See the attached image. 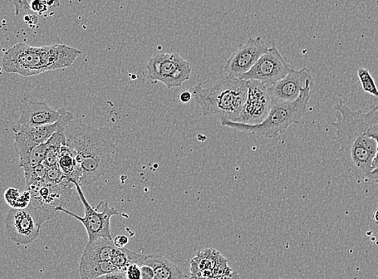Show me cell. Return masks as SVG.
<instances>
[{
  "mask_svg": "<svg viewBox=\"0 0 378 279\" xmlns=\"http://www.w3.org/2000/svg\"><path fill=\"white\" fill-rule=\"evenodd\" d=\"M336 129L334 140L340 146L341 157L348 175L358 183H369L372 162L376 154V142L369 135L371 126L378 121V105L368 112L353 110L342 99L335 107Z\"/></svg>",
  "mask_w": 378,
  "mask_h": 279,
  "instance_id": "obj_1",
  "label": "cell"
},
{
  "mask_svg": "<svg viewBox=\"0 0 378 279\" xmlns=\"http://www.w3.org/2000/svg\"><path fill=\"white\" fill-rule=\"evenodd\" d=\"M67 146L80 170L78 184L88 186L100 180L115 162L116 142L114 131L95 128L82 119H73L66 131Z\"/></svg>",
  "mask_w": 378,
  "mask_h": 279,
  "instance_id": "obj_2",
  "label": "cell"
},
{
  "mask_svg": "<svg viewBox=\"0 0 378 279\" xmlns=\"http://www.w3.org/2000/svg\"><path fill=\"white\" fill-rule=\"evenodd\" d=\"M81 55L77 48L62 44L35 47L19 42L5 52L2 66L6 73L29 77L70 67Z\"/></svg>",
  "mask_w": 378,
  "mask_h": 279,
  "instance_id": "obj_3",
  "label": "cell"
},
{
  "mask_svg": "<svg viewBox=\"0 0 378 279\" xmlns=\"http://www.w3.org/2000/svg\"><path fill=\"white\" fill-rule=\"evenodd\" d=\"M191 94L203 116H213L220 122H238L247 95V81L225 76L209 88L199 83Z\"/></svg>",
  "mask_w": 378,
  "mask_h": 279,
  "instance_id": "obj_4",
  "label": "cell"
},
{
  "mask_svg": "<svg viewBox=\"0 0 378 279\" xmlns=\"http://www.w3.org/2000/svg\"><path fill=\"white\" fill-rule=\"evenodd\" d=\"M312 85L309 83L304 87L301 95L294 101L272 100L268 115L258 124H245L233 121L220 122V124L245 133L258 135L267 139L276 138L285 133L290 126L299 124L302 120L312 95Z\"/></svg>",
  "mask_w": 378,
  "mask_h": 279,
  "instance_id": "obj_5",
  "label": "cell"
},
{
  "mask_svg": "<svg viewBox=\"0 0 378 279\" xmlns=\"http://www.w3.org/2000/svg\"><path fill=\"white\" fill-rule=\"evenodd\" d=\"M75 189V183L68 178L57 184L46 183L30 189L31 200L26 209L42 227L44 223L57 217L58 206L70 202Z\"/></svg>",
  "mask_w": 378,
  "mask_h": 279,
  "instance_id": "obj_6",
  "label": "cell"
},
{
  "mask_svg": "<svg viewBox=\"0 0 378 279\" xmlns=\"http://www.w3.org/2000/svg\"><path fill=\"white\" fill-rule=\"evenodd\" d=\"M191 64L178 53H164L149 59L146 77L152 84L160 82L168 89L179 88L190 79Z\"/></svg>",
  "mask_w": 378,
  "mask_h": 279,
  "instance_id": "obj_7",
  "label": "cell"
},
{
  "mask_svg": "<svg viewBox=\"0 0 378 279\" xmlns=\"http://www.w3.org/2000/svg\"><path fill=\"white\" fill-rule=\"evenodd\" d=\"M73 183L75 184L78 197L84 206V218L77 216V214L68 211L63 205L57 207V211L65 213L78 220L85 227L90 242L102 238L112 239L111 220L112 217L119 215L120 212L115 208H111L106 202H101L97 204L96 209L93 208L88 202L84 193L82 192L81 185L77 182Z\"/></svg>",
  "mask_w": 378,
  "mask_h": 279,
  "instance_id": "obj_8",
  "label": "cell"
},
{
  "mask_svg": "<svg viewBox=\"0 0 378 279\" xmlns=\"http://www.w3.org/2000/svg\"><path fill=\"white\" fill-rule=\"evenodd\" d=\"M292 68L278 48L274 46L268 48L266 52L254 64L252 70L240 78L247 81L256 80L269 88L281 80Z\"/></svg>",
  "mask_w": 378,
  "mask_h": 279,
  "instance_id": "obj_9",
  "label": "cell"
},
{
  "mask_svg": "<svg viewBox=\"0 0 378 279\" xmlns=\"http://www.w3.org/2000/svg\"><path fill=\"white\" fill-rule=\"evenodd\" d=\"M41 229L26 209L12 208L6 215V236L17 246L27 247L35 242L40 236Z\"/></svg>",
  "mask_w": 378,
  "mask_h": 279,
  "instance_id": "obj_10",
  "label": "cell"
},
{
  "mask_svg": "<svg viewBox=\"0 0 378 279\" xmlns=\"http://www.w3.org/2000/svg\"><path fill=\"white\" fill-rule=\"evenodd\" d=\"M272 99L268 87L256 80H247V95L239 117V122L258 124L269 114Z\"/></svg>",
  "mask_w": 378,
  "mask_h": 279,
  "instance_id": "obj_11",
  "label": "cell"
},
{
  "mask_svg": "<svg viewBox=\"0 0 378 279\" xmlns=\"http://www.w3.org/2000/svg\"><path fill=\"white\" fill-rule=\"evenodd\" d=\"M267 46L260 37L249 38L240 46L224 66L225 75L240 78L247 73L267 50Z\"/></svg>",
  "mask_w": 378,
  "mask_h": 279,
  "instance_id": "obj_12",
  "label": "cell"
},
{
  "mask_svg": "<svg viewBox=\"0 0 378 279\" xmlns=\"http://www.w3.org/2000/svg\"><path fill=\"white\" fill-rule=\"evenodd\" d=\"M314 83L312 73L308 68L292 70L286 76L268 88L273 101L292 102L301 95L303 88Z\"/></svg>",
  "mask_w": 378,
  "mask_h": 279,
  "instance_id": "obj_13",
  "label": "cell"
},
{
  "mask_svg": "<svg viewBox=\"0 0 378 279\" xmlns=\"http://www.w3.org/2000/svg\"><path fill=\"white\" fill-rule=\"evenodd\" d=\"M57 128V122L32 127L15 125L12 127L15 132L13 146L19 160L26 157L36 146L46 143Z\"/></svg>",
  "mask_w": 378,
  "mask_h": 279,
  "instance_id": "obj_14",
  "label": "cell"
},
{
  "mask_svg": "<svg viewBox=\"0 0 378 279\" xmlns=\"http://www.w3.org/2000/svg\"><path fill=\"white\" fill-rule=\"evenodd\" d=\"M21 116L16 125L32 127L55 124L60 112L51 108L46 102L31 97H23L19 106Z\"/></svg>",
  "mask_w": 378,
  "mask_h": 279,
  "instance_id": "obj_15",
  "label": "cell"
},
{
  "mask_svg": "<svg viewBox=\"0 0 378 279\" xmlns=\"http://www.w3.org/2000/svg\"><path fill=\"white\" fill-rule=\"evenodd\" d=\"M58 110L60 112V117L57 122V128L46 142V155L43 164H45L48 168L57 164L62 148L63 146L67 145L66 131L68 124L75 119L72 113L64 107Z\"/></svg>",
  "mask_w": 378,
  "mask_h": 279,
  "instance_id": "obj_16",
  "label": "cell"
},
{
  "mask_svg": "<svg viewBox=\"0 0 378 279\" xmlns=\"http://www.w3.org/2000/svg\"><path fill=\"white\" fill-rule=\"evenodd\" d=\"M224 260L225 258L222 254L213 248L196 253V256L190 263V278H212L213 271Z\"/></svg>",
  "mask_w": 378,
  "mask_h": 279,
  "instance_id": "obj_17",
  "label": "cell"
},
{
  "mask_svg": "<svg viewBox=\"0 0 378 279\" xmlns=\"http://www.w3.org/2000/svg\"><path fill=\"white\" fill-rule=\"evenodd\" d=\"M144 265L153 269L155 279H178L188 278L183 271L163 256L151 254L145 258Z\"/></svg>",
  "mask_w": 378,
  "mask_h": 279,
  "instance_id": "obj_18",
  "label": "cell"
},
{
  "mask_svg": "<svg viewBox=\"0 0 378 279\" xmlns=\"http://www.w3.org/2000/svg\"><path fill=\"white\" fill-rule=\"evenodd\" d=\"M115 249L112 239L98 238L86 244L80 261H111Z\"/></svg>",
  "mask_w": 378,
  "mask_h": 279,
  "instance_id": "obj_19",
  "label": "cell"
},
{
  "mask_svg": "<svg viewBox=\"0 0 378 279\" xmlns=\"http://www.w3.org/2000/svg\"><path fill=\"white\" fill-rule=\"evenodd\" d=\"M119 270L111 261H80L79 263V275L83 279L100 278Z\"/></svg>",
  "mask_w": 378,
  "mask_h": 279,
  "instance_id": "obj_20",
  "label": "cell"
},
{
  "mask_svg": "<svg viewBox=\"0 0 378 279\" xmlns=\"http://www.w3.org/2000/svg\"><path fill=\"white\" fill-rule=\"evenodd\" d=\"M146 256L144 254L135 253L125 247H116L113 253L111 262L120 270L126 271L127 267L131 264H137L142 266L145 260Z\"/></svg>",
  "mask_w": 378,
  "mask_h": 279,
  "instance_id": "obj_21",
  "label": "cell"
},
{
  "mask_svg": "<svg viewBox=\"0 0 378 279\" xmlns=\"http://www.w3.org/2000/svg\"><path fill=\"white\" fill-rule=\"evenodd\" d=\"M57 165L61 169L64 175L72 182H77L80 179V170L78 168L75 156L67 145L63 146L59 155Z\"/></svg>",
  "mask_w": 378,
  "mask_h": 279,
  "instance_id": "obj_22",
  "label": "cell"
},
{
  "mask_svg": "<svg viewBox=\"0 0 378 279\" xmlns=\"http://www.w3.org/2000/svg\"><path fill=\"white\" fill-rule=\"evenodd\" d=\"M23 169L27 189L38 187V186L46 184L48 167L45 164L42 163Z\"/></svg>",
  "mask_w": 378,
  "mask_h": 279,
  "instance_id": "obj_23",
  "label": "cell"
},
{
  "mask_svg": "<svg viewBox=\"0 0 378 279\" xmlns=\"http://www.w3.org/2000/svg\"><path fill=\"white\" fill-rule=\"evenodd\" d=\"M46 143L36 146L26 158L19 160V167L26 169L42 164L46 159Z\"/></svg>",
  "mask_w": 378,
  "mask_h": 279,
  "instance_id": "obj_24",
  "label": "cell"
},
{
  "mask_svg": "<svg viewBox=\"0 0 378 279\" xmlns=\"http://www.w3.org/2000/svg\"><path fill=\"white\" fill-rule=\"evenodd\" d=\"M357 76L359 78L363 91L378 97L377 86L370 70L365 68H359L357 70Z\"/></svg>",
  "mask_w": 378,
  "mask_h": 279,
  "instance_id": "obj_25",
  "label": "cell"
},
{
  "mask_svg": "<svg viewBox=\"0 0 378 279\" xmlns=\"http://www.w3.org/2000/svg\"><path fill=\"white\" fill-rule=\"evenodd\" d=\"M62 171L57 164L48 167L46 173V183L48 184H57L66 179Z\"/></svg>",
  "mask_w": 378,
  "mask_h": 279,
  "instance_id": "obj_26",
  "label": "cell"
},
{
  "mask_svg": "<svg viewBox=\"0 0 378 279\" xmlns=\"http://www.w3.org/2000/svg\"><path fill=\"white\" fill-rule=\"evenodd\" d=\"M19 197H21V193L19 192L17 189H8L4 193L5 202L11 206V208L16 209L17 204Z\"/></svg>",
  "mask_w": 378,
  "mask_h": 279,
  "instance_id": "obj_27",
  "label": "cell"
},
{
  "mask_svg": "<svg viewBox=\"0 0 378 279\" xmlns=\"http://www.w3.org/2000/svg\"><path fill=\"white\" fill-rule=\"evenodd\" d=\"M369 135L376 142V154L372 162V169H378V121L371 126L369 131Z\"/></svg>",
  "mask_w": 378,
  "mask_h": 279,
  "instance_id": "obj_28",
  "label": "cell"
},
{
  "mask_svg": "<svg viewBox=\"0 0 378 279\" xmlns=\"http://www.w3.org/2000/svg\"><path fill=\"white\" fill-rule=\"evenodd\" d=\"M29 5L32 11L39 15H44L48 12V6L46 0H32Z\"/></svg>",
  "mask_w": 378,
  "mask_h": 279,
  "instance_id": "obj_29",
  "label": "cell"
},
{
  "mask_svg": "<svg viewBox=\"0 0 378 279\" xmlns=\"http://www.w3.org/2000/svg\"><path fill=\"white\" fill-rule=\"evenodd\" d=\"M9 1L13 5L17 16L30 10V5H29L28 0H9Z\"/></svg>",
  "mask_w": 378,
  "mask_h": 279,
  "instance_id": "obj_30",
  "label": "cell"
},
{
  "mask_svg": "<svg viewBox=\"0 0 378 279\" xmlns=\"http://www.w3.org/2000/svg\"><path fill=\"white\" fill-rule=\"evenodd\" d=\"M31 200V192L30 190L26 189L21 193L16 209H26L28 206Z\"/></svg>",
  "mask_w": 378,
  "mask_h": 279,
  "instance_id": "obj_31",
  "label": "cell"
},
{
  "mask_svg": "<svg viewBox=\"0 0 378 279\" xmlns=\"http://www.w3.org/2000/svg\"><path fill=\"white\" fill-rule=\"evenodd\" d=\"M126 275L127 278L129 279H140V266L137 265V264H131V265L126 269Z\"/></svg>",
  "mask_w": 378,
  "mask_h": 279,
  "instance_id": "obj_32",
  "label": "cell"
},
{
  "mask_svg": "<svg viewBox=\"0 0 378 279\" xmlns=\"http://www.w3.org/2000/svg\"><path fill=\"white\" fill-rule=\"evenodd\" d=\"M141 279H155L153 269L147 265L140 267Z\"/></svg>",
  "mask_w": 378,
  "mask_h": 279,
  "instance_id": "obj_33",
  "label": "cell"
},
{
  "mask_svg": "<svg viewBox=\"0 0 378 279\" xmlns=\"http://www.w3.org/2000/svg\"><path fill=\"white\" fill-rule=\"evenodd\" d=\"M116 247L122 248L125 247L129 242V238L126 236H117L113 240Z\"/></svg>",
  "mask_w": 378,
  "mask_h": 279,
  "instance_id": "obj_34",
  "label": "cell"
},
{
  "mask_svg": "<svg viewBox=\"0 0 378 279\" xmlns=\"http://www.w3.org/2000/svg\"><path fill=\"white\" fill-rule=\"evenodd\" d=\"M191 99H193V94L189 91L181 92L179 95V99L181 102H183V104H188Z\"/></svg>",
  "mask_w": 378,
  "mask_h": 279,
  "instance_id": "obj_35",
  "label": "cell"
},
{
  "mask_svg": "<svg viewBox=\"0 0 378 279\" xmlns=\"http://www.w3.org/2000/svg\"><path fill=\"white\" fill-rule=\"evenodd\" d=\"M370 182L378 184V169L372 170L370 174Z\"/></svg>",
  "mask_w": 378,
  "mask_h": 279,
  "instance_id": "obj_36",
  "label": "cell"
},
{
  "mask_svg": "<svg viewBox=\"0 0 378 279\" xmlns=\"http://www.w3.org/2000/svg\"><path fill=\"white\" fill-rule=\"evenodd\" d=\"M48 7H56L55 0H46Z\"/></svg>",
  "mask_w": 378,
  "mask_h": 279,
  "instance_id": "obj_37",
  "label": "cell"
},
{
  "mask_svg": "<svg viewBox=\"0 0 378 279\" xmlns=\"http://www.w3.org/2000/svg\"><path fill=\"white\" fill-rule=\"evenodd\" d=\"M375 220L376 223L378 224V209H377L375 213Z\"/></svg>",
  "mask_w": 378,
  "mask_h": 279,
  "instance_id": "obj_38",
  "label": "cell"
},
{
  "mask_svg": "<svg viewBox=\"0 0 378 279\" xmlns=\"http://www.w3.org/2000/svg\"><path fill=\"white\" fill-rule=\"evenodd\" d=\"M55 1H56V7L60 6L61 0H55Z\"/></svg>",
  "mask_w": 378,
  "mask_h": 279,
  "instance_id": "obj_39",
  "label": "cell"
}]
</instances>
